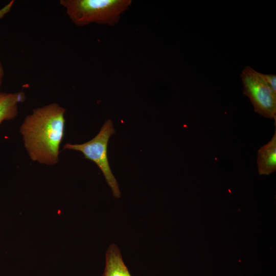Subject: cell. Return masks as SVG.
Listing matches in <instances>:
<instances>
[{
    "instance_id": "7",
    "label": "cell",
    "mask_w": 276,
    "mask_h": 276,
    "mask_svg": "<svg viewBox=\"0 0 276 276\" xmlns=\"http://www.w3.org/2000/svg\"><path fill=\"white\" fill-rule=\"evenodd\" d=\"M25 100L24 92L8 93L0 91V124L14 119L18 114V104Z\"/></svg>"
},
{
    "instance_id": "6",
    "label": "cell",
    "mask_w": 276,
    "mask_h": 276,
    "mask_svg": "<svg viewBox=\"0 0 276 276\" xmlns=\"http://www.w3.org/2000/svg\"><path fill=\"white\" fill-rule=\"evenodd\" d=\"M102 276H132L125 264L120 250L114 244L110 245L106 253V262Z\"/></svg>"
},
{
    "instance_id": "1",
    "label": "cell",
    "mask_w": 276,
    "mask_h": 276,
    "mask_svg": "<svg viewBox=\"0 0 276 276\" xmlns=\"http://www.w3.org/2000/svg\"><path fill=\"white\" fill-rule=\"evenodd\" d=\"M65 109L57 103L34 109L25 119L20 132L30 158L41 164L58 161L64 134Z\"/></svg>"
},
{
    "instance_id": "4",
    "label": "cell",
    "mask_w": 276,
    "mask_h": 276,
    "mask_svg": "<svg viewBox=\"0 0 276 276\" xmlns=\"http://www.w3.org/2000/svg\"><path fill=\"white\" fill-rule=\"evenodd\" d=\"M243 94L251 102L255 112L264 118L276 121V94L267 84L262 73L250 66L242 71Z\"/></svg>"
},
{
    "instance_id": "5",
    "label": "cell",
    "mask_w": 276,
    "mask_h": 276,
    "mask_svg": "<svg viewBox=\"0 0 276 276\" xmlns=\"http://www.w3.org/2000/svg\"><path fill=\"white\" fill-rule=\"evenodd\" d=\"M257 164L260 175H269L276 170V130L270 141L258 150Z\"/></svg>"
},
{
    "instance_id": "9",
    "label": "cell",
    "mask_w": 276,
    "mask_h": 276,
    "mask_svg": "<svg viewBox=\"0 0 276 276\" xmlns=\"http://www.w3.org/2000/svg\"><path fill=\"white\" fill-rule=\"evenodd\" d=\"M4 76V69L3 65L0 61V87L2 85L3 78Z\"/></svg>"
},
{
    "instance_id": "2",
    "label": "cell",
    "mask_w": 276,
    "mask_h": 276,
    "mask_svg": "<svg viewBox=\"0 0 276 276\" xmlns=\"http://www.w3.org/2000/svg\"><path fill=\"white\" fill-rule=\"evenodd\" d=\"M131 0H60L66 14L76 26L91 23L113 26L131 5Z\"/></svg>"
},
{
    "instance_id": "3",
    "label": "cell",
    "mask_w": 276,
    "mask_h": 276,
    "mask_svg": "<svg viewBox=\"0 0 276 276\" xmlns=\"http://www.w3.org/2000/svg\"><path fill=\"white\" fill-rule=\"evenodd\" d=\"M114 133L112 121L108 120L104 123L97 135L91 140L81 144L67 143L64 145L63 149L80 151L85 158L94 162L102 172L113 196L119 198L121 193L118 183L111 171L107 154L109 139Z\"/></svg>"
},
{
    "instance_id": "8",
    "label": "cell",
    "mask_w": 276,
    "mask_h": 276,
    "mask_svg": "<svg viewBox=\"0 0 276 276\" xmlns=\"http://www.w3.org/2000/svg\"><path fill=\"white\" fill-rule=\"evenodd\" d=\"M264 80L272 90L276 94V76L272 74H262Z\"/></svg>"
}]
</instances>
